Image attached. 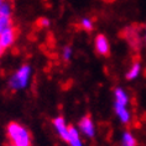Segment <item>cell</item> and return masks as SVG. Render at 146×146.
I'll list each match as a JSON object with an SVG mask.
<instances>
[{
	"instance_id": "obj_1",
	"label": "cell",
	"mask_w": 146,
	"mask_h": 146,
	"mask_svg": "<svg viewBox=\"0 0 146 146\" xmlns=\"http://www.w3.org/2000/svg\"><path fill=\"white\" fill-rule=\"evenodd\" d=\"M11 146H31V135L26 127L16 121H11L6 129Z\"/></svg>"
},
{
	"instance_id": "obj_2",
	"label": "cell",
	"mask_w": 146,
	"mask_h": 146,
	"mask_svg": "<svg viewBox=\"0 0 146 146\" xmlns=\"http://www.w3.org/2000/svg\"><path fill=\"white\" fill-rule=\"evenodd\" d=\"M32 68L29 63L21 64L15 72L13 73V76L9 79V87L13 90H20L24 89L25 87L29 84L31 78Z\"/></svg>"
},
{
	"instance_id": "obj_3",
	"label": "cell",
	"mask_w": 146,
	"mask_h": 146,
	"mask_svg": "<svg viewBox=\"0 0 146 146\" xmlns=\"http://www.w3.org/2000/svg\"><path fill=\"white\" fill-rule=\"evenodd\" d=\"M14 10L15 5L13 0H4L0 8V32L14 24Z\"/></svg>"
},
{
	"instance_id": "obj_4",
	"label": "cell",
	"mask_w": 146,
	"mask_h": 146,
	"mask_svg": "<svg viewBox=\"0 0 146 146\" xmlns=\"http://www.w3.org/2000/svg\"><path fill=\"white\" fill-rule=\"evenodd\" d=\"M94 52L100 57H109L111 52V46L108 36L104 34H97L93 40Z\"/></svg>"
},
{
	"instance_id": "obj_5",
	"label": "cell",
	"mask_w": 146,
	"mask_h": 146,
	"mask_svg": "<svg viewBox=\"0 0 146 146\" xmlns=\"http://www.w3.org/2000/svg\"><path fill=\"white\" fill-rule=\"evenodd\" d=\"M17 36H19V31H17V27L15 24L10 25L9 27L4 29L1 32H0V43L4 47V50H10L11 47L16 43Z\"/></svg>"
},
{
	"instance_id": "obj_6",
	"label": "cell",
	"mask_w": 146,
	"mask_h": 146,
	"mask_svg": "<svg viewBox=\"0 0 146 146\" xmlns=\"http://www.w3.org/2000/svg\"><path fill=\"white\" fill-rule=\"evenodd\" d=\"M53 125H54V129L57 130L58 135L61 136V139L63 141H69V134H68V127L64 123V119L62 116H58L53 120Z\"/></svg>"
},
{
	"instance_id": "obj_7",
	"label": "cell",
	"mask_w": 146,
	"mask_h": 146,
	"mask_svg": "<svg viewBox=\"0 0 146 146\" xmlns=\"http://www.w3.org/2000/svg\"><path fill=\"white\" fill-rule=\"evenodd\" d=\"M78 27L81 29L82 31L87 32V34H90V32L94 31L96 29V20L93 19L92 16H82L81 19L78 20Z\"/></svg>"
},
{
	"instance_id": "obj_8",
	"label": "cell",
	"mask_w": 146,
	"mask_h": 146,
	"mask_svg": "<svg viewBox=\"0 0 146 146\" xmlns=\"http://www.w3.org/2000/svg\"><path fill=\"white\" fill-rule=\"evenodd\" d=\"M79 127H81V130L83 131V134L87 135V136H89V137L94 136V125H93V121L89 115H86L81 119Z\"/></svg>"
},
{
	"instance_id": "obj_9",
	"label": "cell",
	"mask_w": 146,
	"mask_h": 146,
	"mask_svg": "<svg viewBox=\"0 0 146 146\" xmlns=\"http://www.w3.org/2000/svg\"><path fill=\"white\" fill-rule=\"evenodd\" d=\"M141 69H142V66H141V62L139 60H135L133 63H131V66L129 67V69H127L125 77L127 81H134V79H136L139 76H140L141 73Z\"/></svg>"
},
{
	"instance_id": "obj_10",
	"label": "cell",
	"mask_w": 146,
	"mask_h": 146,
	"mask_svg": "<svg viewBox=\"0 0 146 146\" xmlns=\"http://www.w3.org/2000/svg\"><path fill=\"white\" fill-rule=\"evenodd\" d=\"M127 102H129V97H127L125 90L123 88H115L114 89V104H119V105L126 107Z\"/></svg>"
},
{
	"instance_id": "obj_11",
	"label": "cell",
	"mask_w": 146,
	"mask_h": 146,
	"mask_svg": "<svg viewBox=\"0 0 146 146\" xmlns=\"http://www.w3.org/2000/svg\"><path fill=\"white\" fill-rule=\"evenodd\" d=\"M114 109H115L116 115L119 116V119L121 120L124 124L129 123L130 115H129V111L126 110V107H124V105H119V104H114Z\"/></svg>"
},
{
	"instance_id": "obj_12",
	"label": "cell",
	"mask_w": 146,
	"mask_h": 146,
	"mask_svg": "<svg viewBox=\"0 0 146 146\" xmlns=\"http://www.w3.org/2000/svg\"><path fill=\"white\" fill-rule=\"evenodd\" d=\"M68 134H69V144L72 146H82V141L79 139V135H78V131L76 130L74 126L69 125L68 126Z\"/></svg>"
},
{
	"instance_id": "obj_13",
	"label": "cell",
	"mask_w": 146,
	"mask_h": 146,
	"mask_svg": "<svg viewBox=\"0 0 146 146\" xmlns=\"http://www.w3.org/2000/svg\"><path fill=\"white\" fill-rule=\"evenodd\" d=\"M73 53H74L73 47L71 45H64L62 47V51H61V57L64 62H69L73 58Z\"/></svg>"
},
{
	"instance_id": "obj_14",
	"label": "cell",
	"mask_w": 146,
	"mask_h": 146,
	"mask_svg": "<svg viewBox=\"0 0 146 146\" xmlns=\"http://www.w3.org/2000/svg\"><path fill=\"white\" fill-rule=\"evenodd\" d=\"M121 146H136V141H135L134 136L130 133H127V131L123 134Z\"/></svg>"
},
{
	"instance_id": "obj_15",
	"label": "cell",
	"mask_w": 146,
	"mask_h": 146,
	"mask_svg": "<svg viewBox=\"0 0 146 146\" xmlns=\"http://www.w3.org/2000/svg\"><path fill=\"white\" fill-rule=\"evenodd\" d=\"M36 25H37L38 29L45 30V29H48L51 26V20L48 19V17H46V16H41V17H38V19L36 20Z\"/></svg>"
},
{
	"instance_id": "obj_16",
	"label": "cell",
	"mask_w": 146,
	"mask_h": 146,
	"mask_svg": "<svg viewBox=\"0 0 146 146\" xmlns=\"http://www.w3.org/2000/svg\"><path fill=\"white\" fill-rule=\"evenodd\" d=\"M4 53H5V50H4V47L1 46V43H0V57H1Z\"/></svg>"
},
{
	"instance_id": "obj_17",
	"label": "cell",
	"mask_w": 146,
	"mask_h": 146,
	"mask_svg": "<svg viewBox=\"0 0 146 146\" xmlns=\"http://www.w3.org/2000/svg\"><path fill=\"white\" fill-rule=\"evenodd\" d=\"M144 41H145V45H146V25H145V29H144Z\"/></svg>"
},
{
	"instance_id": "obj_18",
	"label": "cell",
	"mask_w": 146,
	"mask_h": 146,
	"mask_svg": "<svg viewBox=\"0 0 146 146\" xmlns=\"http://www.w3.org/2000/svg\"><path fill=\"white\" fill-rule=\"evenodd\" d=\"M3 3H4V0H0V8H1V5H3Z\"/></svg>"
}]
</instances>
